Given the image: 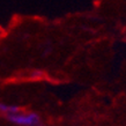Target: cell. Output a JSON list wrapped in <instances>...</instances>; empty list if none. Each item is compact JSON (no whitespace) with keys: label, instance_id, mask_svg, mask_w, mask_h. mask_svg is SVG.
Returning <instances> with one entry per match:
<instances>
[{"label":"cell","instance_id":"obj_1","mask_svg":"<svg viewBox=\"0 0 126 126\" xmlns=\"http://www.w3.org/2000/svg\"><path fill=\"white\" fill-rule=\"evenodd\" d=\"M1 118L16 126H41L42 125L41 116L37 112H35V111H28V112L19 111V112H15V113H7V115H2Z\"/></svg>","mask_w":126,"mask_h":126},{"label":"cell","instance_id":"obj_3","mask_svg":"<svg viewBox=\"0 0 126 126\" xmlns=\"http://www.w3.org/2000/svg\"><path fill=\"white\" fill-rule=\"evenodd\" d=\"M41 126H44V125H43V124H42V125H41Z\"/></svg>","mask_w":126,"mask_h":126},{"label":"cell","instance_id":"obj_2","mask_svg":"<svg viewBox=\"0 0 126 126\" xmlns=\"http://www.w3.org/2000/svg\"><path fill=\"white\" fill-rule=\"evenodd\" d=\"M21 111V108L14 104H7L4 102H0V116L7 115V113H15Z\"/></svg>","mask_w":126,"mask_h":126}]
</instances>
